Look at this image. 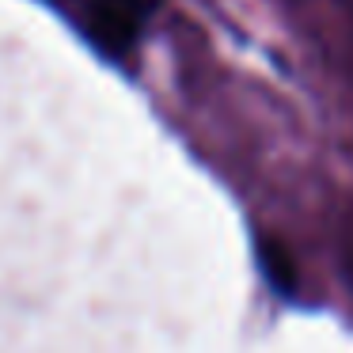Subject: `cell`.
<instances>
[{
	"mask_svg": "<svg viewBox=\"0 0 353 353\" xmlns=\"http://www.w3.org/2000/svg\"><path fill=\"white\" fill-rule=\"evenodd\" d=\"M156 0H92L84 12V31L107 57H125L137 46Z\"/></svg>",
	"mask_w": 353,
	"mask_h": 353,
	"instance_id": "cell-1",
	"label": "cell"
},
{
	"mask_svg": "<svg viewBox=\"0 0 353 353\" xmlns=\"http://www.w3.org/2000/svg\"><path fill=\"white\" fill-rule=\"evenodd\" d=\"M262 266L270 270V281L277 285L281 292H292L296 289V270H292L289 254H285V247L277 243V239H262Z\"/></svg>",
	"mask_w": 353,
	"mask_h": 353,
	"instance_id": "cell-2",
	"label": "cell"
}]
</instances>
